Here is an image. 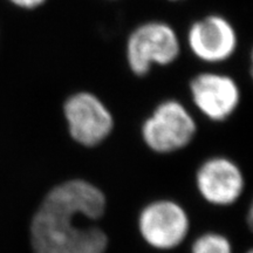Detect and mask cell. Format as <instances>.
Listing matches in <instances>:
<instances>
[{"mask_svg": "<svg viewBox=\"0 0 253 253\" xmlns=\"http://www.w3.org/2000/svg\"><path fill=\"white\" fill-rule=\"evenodd\" d=\"M106 197L96 186L72 179L53 188L31 223L33 253H104L108 238L87 221L104 213Z\"/></svg>", "mask_w": 253, "mask_h": 253, "instance_id": "6da1fadb", "label": "cell"}, {"mask_svg": "<svg viewBox=\"0 0 253 253\" xmlns=\"http://www.w3.org/2000/svg\"><path fill=\"white\" fill-rule=\"evenodd\" d=\"M181 43L175 30L163 21H148L136 27L126 40V58L137 77H144L153 66H168L179 56Z\"/></svg>", "mask_w": 253, "mask_h": 253, "instance_id": "7a4b0ae2", "label": "cell"}, {"mask_svg": "<svg viewBox=\"0 0 253 253\" xmlns=\"http://www.w3.org/2000/svg\"><path fill=\"white\" fill-rule=\"evenodd\" d=\"M197 131L191 114L182 102L167 100L161 102L142 126V137L151 150L169 154L183 149Z\"/></svg>", "mask_w": 253, "mask_h": 253, "instance_id": "3957f363", "label": "cell"}, {"mask_svg": "<svg viewBox=\"0 0 253 253\" xmlns=\"http://www.w3.org/2000/svg\"><path fill=\"white\" fill-rule=\"evenodd\" d=\"M63 114L72 138L84 147L102 143L113 131L112 113L96 95L89 91L71 95L63 104Z\"/></svg>", "mask_w": 253, "mask_h": 253, "instance_id": "277c9868", "label": "cell"}, {"mask_svg": "<svg viewBox=\"0 0 253 253\" xmlns=\"http://www.w3.org/2000/svg\"><path fill=\"white\" fill-rule=\"evenodd\" d=\"M140 232L145 242L158 250H170L184 240L189 231L188 214L171 201H157L141 212Z\"/></svg>", "mask_w": 253, "mask_h": 253, "instance_id": "5b68a950", "label": "cell"}, {"mask_svg": "<svg viewBox=\"0 0 253 253\" xmlns=\"http://www.w3.org/2000/svg\"><path fill=\"white\" fill-rule=\"evenodd\" d=\"M188 43L197 59L208 63H218L226 61L235 54L238 37L226 18L211 14L190 26Z\"/></svg>", "mask_w": 253, "mask_h": 253, "instance_id": "8992f818", "label": "cell"}, {"mask_svg": "<svg viewBox=\"0 0 253 253\" xmlns=\"http://www.w3.org/2000/svg\"><path fill=\"white\" fill-rule=\"evenodd\" d=\"M192 102L212 121H224L236 112L240 90L232 78L219 73H201L190 82Z\"/></svg>", "mask_w": 253, "mask_h": 253, "instance_id": "52a82bcc", "label": "cell"}, {"mask_svg": "<svg viewBox=\"0 0 253 253\" xmlns=\"http://www.w3.org/2000/svg\"><path fill=\"white\" fill-rule=\"evenodd\" d=\"M197 188L210 203L230 205L242 195L244 178L232 161L214 157L205 161L198 169Z\"/></svg>", "mask_w": 253, "mask_h": 253, "instance_id": "ba28073f", "label": "cell"}, {"mask_svg": "<svg viewBox=\"0 0 253 253\" xmlns=\"http://www.w3.org/2000/svg\"><path fill=\"white\" fill-rule=\"evenodd\" d=\"M192 253H231V245L224 236L207 233L194 243Z\"/></svg>", "mask_w": 253, "mask_h": 253, "instance_id": "9c48e42d", "label": "cell"}, {"mask_svg": "<svg viewBox=\"0 0 253 253\" xmlns=\"http://www.w3.org/2000/svg\"><path fill=\"white\" fill-rule=\"evenodd\" d=\"M8 1L17 6V7L25 9H34L45 4L47 0H8Z\"/></svg>", "mask_w": 253, "mask_h": 253, "instance_id": "30bf717a", "label": "cell"}, {"mask_svg": "<svg viewBox=\"0 0 253 253\" xmlns=\"http://www.w3.org/2000/svg\"><path fill=\"white\" fill-rule=\"evenodd\" d=\"M248 253H253V252H252V251H249V252H248Z\"/></svg>", "mask_w": 253, "mask_h": 253, "instance_id": "8fae6325", "label": "cell"}, {"mask_svg": "<svg viewBox=\"0 0 253 253\" xmlns=\"http://www.w3.org/2000/svg\"><path fill=\"white\" fill-rule=\"evenodd\" d=\"M173 1H176V0H173Z\"/></svg>", "mask_w": 253, "mask_h": 253, "instance_id": "7c38bea8", "label": "cell"}]
</instances>
